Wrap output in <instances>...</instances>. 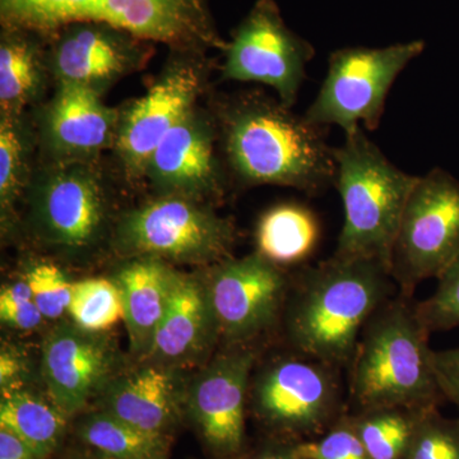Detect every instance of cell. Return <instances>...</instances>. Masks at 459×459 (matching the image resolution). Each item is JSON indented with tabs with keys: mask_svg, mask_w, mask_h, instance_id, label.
<instances>
[{
	"mask_svg": "<svg viewBox=\"0 0 459 459\" xmlns=\"http://www.w3.org/2000/svg\"><path fill=\"white\" fill-rule=\"evenodd\" d=\"M230 171L246 186H277L320 195L334 186L337 165L327 128L292 113L279 99L249 92L216 117Z\"/></svg>",
	"mask_w": 459,
	"mask_h": 459,
	"instance_id": "obj_1",
	"label": "cell"
},
{
	"mask_svg": "<svg viewBox=\"0 0 459 459\" xmlns=\"http://www.w3.org/2000/svg\"><path fill=\"white\" fill-rule=\"evenodd\" d=\"M397 292L383 263L333 253L291 276L281 318L287 343L347 370L362 328Z\"/></svg>",
	"mask_w": 459,
	"mask_h": 459,
	"instance_id": "obj_2",
	"label": "cell"
},
{
	"mask_svg": "<svg viewBox=\"0 0 459 459\" xmlns=\"http://www.w3.org/2000/svg\"><path fill=\"white\" fill-rule=\"evenodd\" d=\"M429 336L412 298L400 291L371 316L346 370L347 401L355 412L386 406L437 409L444 395Z\"/></svg>",
	"mask_w": 459,
	"mask_h": 459,
	"instance_id": "obj_3",
	"label": "cell"
},
{
	"mask_svg": "<svg viewBox=\"0 0 459 459\" xmlns=\"http://www.w3.org/2000/svg\"><path fill=\"white\" fill-rule=\"evenodd\" d=\"M2 27L50 35L78 22L104 23L171 50H226L207 0H0Z\"/></svg>",
	"mask_w": 459,
	"mask_h": 459,
	"instance_id": "obj_4",
	"label": "cell"
},
{
	"mask_svg": "<svg viewBox=\"0 0 459 459\" xmlns=\"http://www.w3.org/2000/svg\"><path fill=\"white\" fill-rule=\"evenodd\" d=\"M334 156V186L344 212L334 253L373 259L389 268L402 213L419 177L392 164L362 126L344 134Z\"/></svg>",
	"mask_w": 459,
	"mask_h": 459,
	"instance_id": "obj_5",
	"label": "cell"
},
{
	"mask_svg": "<svg viewBox=\"0 0 459 459\" xmlns=\"http://www.w3.org/2000/svg\"><path fill=\"white\" fill-rule=\"evenodd\" d=\"M237 230L210 205L183 195H162L123 214L114 244L131 258L217 264L229 258Z\"/></svg>",
	"mask_w": 459,
	"mask_h": 459,
	"instance_id": "obj_6",
	"label": "cell"
},
{
	"mask_svg": "<svg viewBox=\"0 0 459 459\" xmlns=\"http://www.w3.org/2000/svg\"><path fill=\"white\" fill-rule=\"evenodd\" d=\"M424 49V41L413 40L333 51L329 56L327 74L307 108L305 119L322 128L336 126L344 134L359 126L376 131L395 80Z\"/></svg>",
	"mask_w": 459,
	"mask_h": 459,
	"instance_id": "obj_7",
	"label": "cell"
},
{
	"mask_svg": "<svg viewBox=\"0 0 459 459\" xmlns=\"http://www.w3.org/2000/svg\"><path fill=\"white\" fill-rule=\"evenodd\" d=\"M26 193L33 231L48 246L82 252L108 229L110 198L98 159L49 160Z\"/></svg>",
	"mask_w": 459,
	"mask_h": 459,
	"instance_id": "obj_8",
	"label": "cell"
},
{
	"mask_svg": "<svg viewBox=\"0 0 459 459\" xmlns=\"http://www.w3.org/2000/svg\"><path fill=\"white\" fill-rule=\"evenodd\" d=\"M252 374L249 400L270 427L295 435L316 434L343 416L347 382L341 368L291 350Z\"/></svg>",
	"mask_w": 459,
	"mask_h": 459,
	"instance_id": "obj_9",
	"label": "cell"
},
{
	"mask_svg": "<svg viewBox=\"0 0 459 459\" xmlns=\"http://www.w3.org/2000/svg\"><path fill=\"white\" fill-rule=\"evenodd\" d=\"M459 255V181L435 168L411 192L392 247V279L412 298L420 283L439 279Z\"/></svg>",
	"mask_w": 459,
	"mask_h": 459,
	"instance_id": "obj_10",
	"label": "cell"
},
{
	"mask_svg": "<svg viewBox=\"0 0 459 459\" xmlns=\"http://www.w3.org/2000/svg\"><path fill=\"white\" fill-rule=\"evenodd\" d=\"M170 62L141 98L120 110L113 148L126 179H144L148 161L168 133L197 107L208 63L201 51L172 50Z\"/></svg>",
	"mask_w": 459,
	"mask_h": 459,
	"instance_id": "obj_11",
	"label": "cell"
},
{
	"mask_svg": "<svg viewBox=\"0 0 459 459\" xmlns=\"http://www.w3.org/2000/svg\"><path fill=\"white\" fill-rule=\"evenodd\" d=\"M316 56L309 41L286 25L274 0H256L225 50V80L271 87L287 108L296 104Z\"/></svg>",
	"mask_w": 459,
	"mask_h": 459,
	"instance_id": "obj_12",
	"label": "cell"
},
{
	"mask_svg": "<svg viewBox=\"0 0 459 459\" xmlns=\"http://www.w3.org/2000/svg\"><path fill=\"white\" fill-rule=\"evenodd\" d=\"M204 282L220 340L238 346L255 344L279 325L291 276L255 252L217 263Z\"/></svg>",
	"mask_w": 459,
	"mask_h": 459,
	"instance_id": "obj_13",
	"label": "cell"
},
{
	"mask_svg": "<svg viewBox=\"0 0 459 459\" xmlns=\"http://www.w3.org/2000/svg\"><path fill=\"white\" fill-rule=\"evenodd\" d=\"M45 38L56 83L78 84L101 95L117 81L140 72L152 54L153 42L104 23H72Z\"/></svg>",
	"mask_w": 459,
	"mask_h": 459,
	"instance_id": "obj_14",
	"label": "cell"
},
{
	"mask_svg": "<svg viewBox=\"0 0 459 459\" xmlns=\"http://www.w3.org/2000/svg\"><path fill=\"white\" fill-rule=\"evenodd\" d=\"M259 356L255 344L228 346L189 386L192 418L204 442L221 457L243 451L250 379Z\"/></svg>",
	"mask_w": 459,
	"mask_h": 459,
	"instance_id": "obj_15",
	"label": "cell"
},
{
	"mask_svg": "<svg viewBox=\"0 0 459 459\" xmlns=\"http://www.w3.org/2000/svg\"><path fill=\"white\" fill-rule=\"evenodd\" d=\"M217 142L216 117L193 108L157 146L144 179L159 195H183L204 202L220 197L225 190L226 174Z\"/></svg>",
	"mask_w": 459,
	"mask_h": 459,
	"instance_id": "obj_16",
	"label": "cell"
},
{
	"mask_svg": "<svg viewBox=\"0 0 459 459\" xmlns=\"http://www.w3.org/2000/svg\"><path fill=\"white\" fill-rule=\"evenodd\" d=\"M115 365L117 353L110 341L74 323L56 325L42 343L41 371L48 394L68 416L105 391Z\"/></svg>",
	"mask_w": 459,
	"mask_h": 459,
	"instance_id": "obj_17",
	"label": "cell"
},
{
	"mask_svg": "<svg viewBox=\"0 0 459 459\" xmlns=\"http://www.w3.org/2000/svg\"><path fill=\"white\" fill-rule=\"evenodd\" d=\"M120 110L101 93L72 83H56L40 117V140L50 160H93L114 148Z\"/></svg>",
	"mask_w": 459,
	"mask_h": 459,
	"instance_id": "obj_18",
	"label": "cell"
},
{
	"mask_svg": "<svg viewBox=\"0 0 459 459\" xmlns=\"http://www.w3.org/2000/svg\"><path fill=\"white\" fill-rule=\"evenodd\" d=\"M217 340L219 329L204 281L175 272L170 300L144 360L184 367L204 360Z\"/></svg>",
	"mask_w": 459,
	"mask_h": 459,
	"instance_id": "obj_19",
	"label": "cell"
},
{
	"mask_svg": "<svg viewBox=\"0 0 459 459\" xmlns=\"http://www.w3.org/2000/svg\"><path fill=\"white\" fill-rule=\"evenodd\" d=\"M105 410L126 424L165 434L179 412V389L171 368L148 364L105 388Z\"/></svg>",
	"mask_w": 459,
	"mask_h": 459,
	"instance_id": "obj_20",
	"label": "cell"
},
{
	"mask_svg": "<svg viewBox=\"0 0 459 459\" xmlns=\"http://www.w3.org/2000/svg\"><path fill=\"white\" fill-rule=\"evenodd\" d=\"M175 272L156 258H131L115 276L133 353L146 359L170 300Z\"/></svg>",
	"mask_w": 459,
	"mask_h": 459,
	"instance_id": "obj_21",
	"label": "cell"
},
{
	"mask_svg": "<svg viewBox=\"0 0 459 459\" xmlns=\"http://www.w3.org/2000/svg\"><path fill=\"white\" fill-rule=\"evenodd\" d=\"M50 74L47 38L29 30L2 27L0 115L21 117L42 96Z\"/></svg>",
	"mask_w": 459,
	"mask_h": 459,
	"instance_id": "obj_22",
	"label": "cell"
},
{
	"mask_svg": "<svg viewBox=\"0 0 459 459\" xmlns=\"http://www.w3.org/2000/svg\"><path fill=\"white\" fill-rule=\"evenodd\" d=\"M320 223L310 208L281 204L265 211L255 230L256 253L286 268L300 264L316 252Z\"/></svg>",
	"mask_w": 459,
	"mask_h": 459,
	"instance_id": "obj_23",
	"label": "cell"
},
{
	"mask_svg": "<svg viewBox=\"0 0 459 459\" xmlns=\"http://www.w3.org/2000/svg\"><path fill=\"white\" fill-rule=\"evenodd\" d=\"M66 418L50 398L21 388L2 392L0 428L20 437L38 459L49 457L62 442Z\"/></svg>",
	"mask_w": 459,
	"mask_h": 459,
	"instance_id": "obj_24",
	"label": "cell"
},
{
	"mask_svg": "<svg viewBox=\"0 0 459 459\" xmlns=\"http://www.w3.org/2000/svg\"><path fill=\"white\" fill-rule=\"evenodd\" d=\"M427 411L406 406L376 407L358 411L351 418L370 459H406L420 420Z\"/></svg>",
	"mask_w": 459,
	"mask_h": 459,
	"instance_id": "obj_25",
	"label": "cell"
},
{
	"mask_svg": "<svg viewBox=\"0 0 459 459\" xmlns=\"http://www.w3.org/2000/svg\"><path fill=\"white\" fill-rule=\"evenodd\" d=\"M32 133L25 115H0V207L3 223L9 222L14 204L25 195L33 169Z\"/></svg>",
	"mask_w": 459,
	"mask_h": 459,
	"instance_id": "obj_26",
	"label": "cell"
},
{
	"mask_svg": "<svg viewBox=\"0 0 459 459\" xmlns=\"http://www.w3.org/2000/svg\"><path fill=\"white\" fill-rule=\"evenodd\" d=\"M80 435L84 443L107 457H157L164 455L166 449L165 434L146 433L107 411L87 416L81 424Z\"/></svg>",
	"mask_w": 459,
	"mask_h": 459,
	"instance_id": "obj_27",
	"label": "cell"
},
{
	"mask_svg": "<svg viewBox=\"0 0 459 459\" xmlns=\"http://www.w3.org/2000/svg\"><path fill=\"white\" fill-rule=\"evenodd\" d=\"M68 313L72 322L83 331H108L124 318L122 296L117 283L108 279L74 282Z\"/></svg>",
	"mask_w": 459,
	"mask_h": 459,
	"instance_id": "obj_28",
	"label": "cell"
},
{
	"mask_svg": "<svg viewBox=\"0 0 459 459\" xmlns=\"http://www.w3.org/2000/svg\"><path fill=\"white\" fill-rule=\"evenodd\" d=\"M437 280L433 294L415 303L419 319L430 334L459 327V255Z\"/></svg>",
	"mask_w": 459,
	"mask_h": 459,
	"instance_id": "obj_29",
	"label": "cell"
},
{
	"mask_svg": "<svg viewBox=\"0 0 459 459\" xmlns=\"http://www.w3.org/2000/svg\"><path fill=\"white\" fill-rule=\"evenodd\" d=\"M406 459H459V420L443 418L437 409L427 411Z\"/></svg>",
	"mask_w": 459,
	"mask_h": 459,
	"instance_id": "obj_30",
	"label": "cell"
},
{
	"mask_svg": "<svg viewBox=\"0 0 459 459\" xmlns=\"http://www.w3.org/2000/svg\"><path fill=\"white\" fill-rule=\"evenodd\" d=\"M290 446L299 459H370L351 415H343L318 439L303 440Z\"/></svg>",
	"mask_w": 459,
	"mask_h": 459,
	"instance_id": "obj_31",
	"label": "cell"
},
{
	"mask_svg": "<svg viewBox=\"0 0 459 459\" xmlns=\"http://www.w3.org/2000/svg\"><path fill=\"white\" fill-rule=\"evenodd\" d=\"M25 280L45 319H59L68 312L74 282H69L65 272L57 265L38 263L27 271Z\"/></svg>",
	"mask_w": 459,
	"mask_h": 459,
	"instance_id": "obj_32",
	"label": "cell"
},
{
	"mask_svg": "<svg viewBox=\"0 0 459 459\" xmlns=\"http://www.w3.org/2000/svg\"><path fill=\"white\" fill-rule=\"evenodd\" d=\"M0 318L5 325L21 331H31L41 325L44 316L33 300L31 289L26 280L3 287L0 292Z\"/></svg>",
	"mask_w": 459,
	"mask_h": 459,
	"instance_id": "obj_33",
	"label": "cell"
},
{
	"mask_svg": "<svg viewBox=\"0 0 459 459\" xmlns=\"http://www.w3.org/2000/svg\"><path fill=\"white\" fill-rule=\"evenodd\" d=\"M431 362L444 400L452 402L459 410V347L433 350Z\"/></svg>",
	"mask_w": 459,
	"mask_h": 459,
	"instance_id": "obj_34",
	"label": "cell"
},
{
	"mask_svg": "<svg viewBox=\"0 0 459 459\" xmlns=\"http://www.w3.org/2000/svg\"><path fill=\"white\" fill-rule=\"evenodd\" d=\"M0 459H38L31 449L11 431L0 428Z\"/></svg>",
	"mask_w": 459,
	"mask_h": 459,
	"instance_id": "obj_35",
	"label": "cell"
},
{
	"mask_svg": "<svg viewBox=\"0 0 459 459\" xmlns=\"http://www.w3.org/2000/svg\"><path fill=\"white\" fill-rule=\"evenodd\" d=\"M249 459H299L291 451V446L272 448L262 452L261 455Z\"/></svg>",
	"mask_w": 459,
	"mask_h": 459,
	"instance_id": "obj_36",
	"label": "cell"
},
{
	"mask_svg": "<svg viewBox=\"0 0 459 459\" xmlns=\"http://www.w3.org/2000/svg\"><path fill=\"white\" fill-rule=\"evenodd\" d=\"M101 459H117L113 457H107V455H102ZM135 459H165V455H157V457H150V458H135Z\"/></svg>",
	"mask_w": 459,
	"mask_h": 459,
	"instance_id": "obj_37",
	"label": "cell"
}]
</instances>
